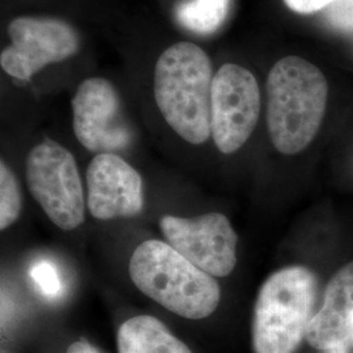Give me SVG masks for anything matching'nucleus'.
Wrapping results in <instances>:
<instances>
[{
	"instance_id": "nucleus-3",
	"label": "nucleus",
	"mask_w": 353,
	"mask_h": 353,
	"mask_svg": "<svg viewBox=\"0 0 353 353\" xmlns=\"http://www.w3.org/2000/svg\"><path fill=\"white\" fill-rule=\"evenodd\" d=\"M130 278L137 288L176 316L203 319L220 303L214 276L191 263L168 242L148 240L132 252Z\"/></svg>"
},
{
	"instance_id": "nucleus-13",
	"label": "nucleus",
	"mask_w": 353,
	"mask_h": 353,
	"mask_svg": "<svg viewBox=\"0 0 353 353\" xmlns=\"http://www.w3.org/2000/svg\"><path fill=\"white\" fill-rule=\"evenodd\" d=\"M230 0H185L176 7V20L198 34L214 33L227 20Z\"/></svg>"
},
{
	"instance_id": "nucleus-7",
	"label": "nucleus",
	"mask_w": 353,
	"mask_h": 353,
	"mask_svg": "<svg viewBox=\"0 0 353 353\" xmlns=\"http://www.w3.org/2000/svg\"><path fill=\"white\" fill-rule=\"evenodd\" d=\"M261 113V90L255 76L242 65L223 64L214 76L211 137L217 150L230 154L252 137Z\"/></svg>"
},
{
	"instance_id": "nucleus-11",
	"label": "nucleus",
	"mask_w": 353,
	"mask_h": 353,
	"mask_svg": "<svg viewBox=\"0 0 353 353\" xmlns=\"http://www.w3.org/2000/svg\"><path fill=\"white\" fill-rule=\"evenodd\" d=\"M353 262L341 267L323 293L321 309L312 318L306 341L323 352L339 345H353Z\"/></svg>"
},
{
	"instance_id": "nucleus-17",
	"label": "nucleus",
	"mask_w": 353,
	"mask_h": 353,
	"mask_svg": "<svg viewBox=\"0 0 353 353\" xmlns=\"http://www.w3.org/2000/svg\"><path fill=\"white\" fill-rule=\"evenodd\" d=\"M293 12L310 14L326 10L335 0H283Z\"/></svg>"
},
{
	"instance_id": "nucleus-2",
	"label": "nucleus",
	"mask_w": 353,
	"mask_h": 353,
	"mask_svg": "<svg viewBox=\"0 0 353 353\" xmlns=\"http://www.w3.org/2000/svg\"><path fill=\"white\" fill-rule=\"evenodd\" d=\"M212 62L198 45L182 41L163 51L154 75V100L166 123L190 144L211 137Z\"/></svg>"
},
{
	"instance_id": "nucleus-6",
	"label": "nucleus",
	"mask_w": 353,
	"mask_h": 353,
	"mask_svg": "<svg viewBox=\"0 0 353 353\" xmlns=\"http://www.w3.org/2000/svg\"><path fill=\"white\" fill-rule=\"evenodd\" d=\"M11 43L0 54L3 71L17 80H29L46 65L75 55L80 38L61 19L20 16L7 28Z\"/></svg>"
},
{
	"instance_id": "nucleus-18",
	"label": "nucleus",
	"mask_w": 353,
	"mask_h": 353,
	"mask_svg": "<svg viewBox=\"0 0 353 353\" xmlns=\"http://www.w3.org/2000/svg\"><path fill=\"white\" fill-rule=\"evenodd\" d=\"M67 353H101L97 348H94L92 344L87 341H76L71 344L67 350Z\"/></svg>"
},
{
	"instance_id": "nucleus-8",
	"label": "nucleus",
	"mask_w": 353,
	"mask_h": 353,
	"mask_svg": "<svg viewBox=\"0 0 353 353\" xmlns=\"http://www.w3.org/2000/svg\"><path fill=\"white\" fill-rule=\"evenodd\" d=\"M160 228L172 248L208 275L225 278L234 270L237 234L227 216L211 212L188 219L166 214Z\"/></svg>"
},
{
	"instance_id": "nucleus-5",
	"label": "nucleus",
	"mask_w": 353,
	"mask_h": 353,
	"mask_svg": "<svg viewBox=\"0 0 353 353\" xmlns=\"http://www.w3.org/2000/svg\"><path fill=\"white\" fill-rule=\"evenodd\" d=\"M26 183L51 221L63 230L84 223L85 199L75 157L63 145L45 139L26 156Z\"/></svg>"
},
{
	"instance_id": "nucleus-4",
	"label": "nucleus",
	"mask_w": 353,
	"mask_h": 353,
	"mask_svg": "<svg viewBox=\"0 0 353 353\" xmlns=\"http://www.w3.org/2000/svg\"><path fill=\"white\" fill-rule=\"evenodd\" d=\"M316 294V275L303 265L281 268L267 279L254 306V352H296L314 316Z\"/></svg>"
},
{
	"instance_id": "nucleus-9",
	"label": "nucleus",
	"mask_w": 353,
	"mask_h": 353,
	"mask_svg": "<svg viewBox=\"0 0 353 353\" xmlns=\"http://www.w3.org/2000/svg\"><path fill=\"white\" fill-rule=\"evenodd\" d=\"M76 139L88 151L115 153L131 144V128L113 84L102 77H89L72 99Z\"/></svg>"
},
{
	"instance_id": "nucleus-14",
	"label": "nucleus",
	"mask_w": 353,
	"mask_h": 353,
	"mask_svg": "<svg viewBox=\"0 0 353 353\" xmlns=\"http://www.w3.org/2000/svg\"><path fill=\"white\" fill-rule=\"evenodd\" d=\"M21 191L11 168L0 163V229L12 225L21 212Z\"/></svg>"
},
{
	"instance_id": "nucleus-10",
	"label": "nucleus",
	"mask_w": 353,
	"mask_h": 353,
	"mask_svg": "<svg viewBox=\"0 0 353 353\" xmlns=\"http://www.w3.org/2000/svg\"><path fill=\"white\" fill-rule=\"evenodd\" d=\"M87 205L94 219L132 217L143 210L141 176L117 153L93 157L87 169Z\"/></svg>"
},
{
	"instance_id": "nucleus-19",
	"label": "nucleus",
	"mask_w": 353,
	"mask_h": 353,
	"mask_svg": "<svg viewBox=\"0 0 353 353\" xmlns=\"http://www.w3.org/2000/svg\"><path fill=\"white\" fill-rule=\"evenodd\" d=\"M351 347H347V345H339V347H334V348H330L327 351H323L322 353H350Z\"/></svg>"
},
{
	"instance_id": "nucleus-15",
	"label": "nucleus",
	"mask_w": 353,
	"mask_h": 353,
	"mask_svg": "<svg viewBox=\"0 0 353 353\" xmlns=\"http://www.w3.org/2000/svg\"><path fill=\"white\" fill-rule=\"evenodd\" d=\"M30 278L38 290L48 299H58L62 294L63 283L57 265L49 261H39L32 265Z\"/></svg>"
},
{
	"instance_id": "nucleus-20",
	"label": "nucleus",
	"mask_w": 353,
	"mask_h": 353,
	"mask_svg": "<svg viewBox=\"0 0 353 353\" xmlns=\"http://www.w3.org/2000/svg\"><path fill=\"white\" fill-rule=\"evenodd\" d=\"M352 341H353V321H352Z\"/></svg>"
},
{
	"instance_id": "nucleus-1",
	"label": "nucleus",
	"mask_w": 353,
	"mask_h": 353,
	"mask_svg": "<svg viewBox=\"0 0 353 353\" xmlns=\"http://www.w3.org/2000/svg\"><path fill=\"white\" fill-rule=\"evenodd\" d=\"M267 127L283 154L303 151L316 138L327 106L328 84L322 71L300 57H285L267 77Z\"/></svg>"
},
{
	"instance_id": "nucleus-16",
	"label": "nucleus",
	"mask_w": 353,
	"mask_h": 353,
	"mask_svg": "<svg viewBox=\"0 0 353 353\" xmlns=\"http://www.w3.org/2000/svg\"><path fill=\"white\" fill-rule=\"evenodd\" d=\"M330 26L341 30L353 29V0H335L325 10Z\"/></svg>"
},
{
	"instance_id": "nucleus-12",
	"label": "nucleus",
	"mask_w": 353,
	"mask_h": 353,
	"mask_svg": "<svg viewBox=\"0 0 353 353\" xmlns=\"http://www.w3.org/2000/svg\"><path fill=\"white\" fill-rule=\"evenodd\" d=\"M118 353H192L161 321L151 316L127 319L118 330Z\"/></svg>"
}]
</instances>
